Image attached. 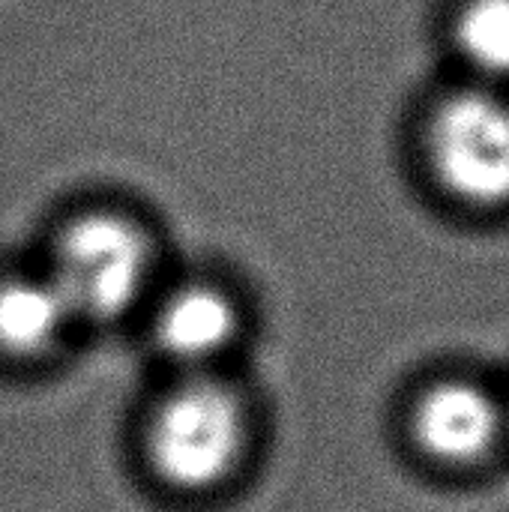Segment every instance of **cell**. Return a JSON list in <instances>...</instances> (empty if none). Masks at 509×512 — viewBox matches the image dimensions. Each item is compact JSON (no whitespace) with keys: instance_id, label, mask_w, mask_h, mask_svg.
Instances as JSON below:
<instances>
[{"instance_id":"cell-1","label":"cell","mask_w":509,"mask_h":512,"mask_svg":"<svg viewBox=\"0 0 509 512\" xmlns=\"http://www.w3.org/2000/svg\"><path fill=\"white\" fill-rule=\"evenodd\" d=\"M264 450V405L240 369L159 375L141 399L129 453L141 483L177 507L234 498Z\"/></svg>"},{"instance_id":"cell-2","label":"cell","mask_w":509,"mask_h":512,"mask_svg":"<svg viewBox=\"0 0 509 512\" xmlns=\"http://www.w3.org/2000/svg\"><path fill=\"white\" fill-rule=\"evenodd\" d=\"M33 255L84 333L135 327L156 285L174 267L153 213L120 195L63 204Z\"/></svg>"},{"instance_id":"cell-3","label":"cell","mask_w":509,"mask_h":512,"mask_svg":"<svg viewBox=\"0 0 509 512\" xmlns=\"http://www.w3.org/2000/svg\"><path fill=\"white\" fill-rule=\"evenodd\" d=\"M252 330L249 291L216 267H171L135 321L159 375L231 372Z\"/></svg>"},{"instance_id":"cell-4","label":"cell","mask_w":509,"mask_h":512,"mask_svg":"<svg viewBox=\"0 0 509 512\" xmlns=\"http://www.w3.org/2000/svg\"><path fill=\"white\" fill-rule=\"evenodd\" d=\"M423 159L435 186L462 207H509V99L495 87L441 96L423 123Z\"/></svg>"},{"instance_id":"cell-5","label":"cell","mask_w":509,"mask_h":512,"mask_svg":"<svg viewBox=\"0 0 509 512\" xmlns=\"http://www.w3.org/2000/svg\"><path fill=\"white\" fill-rule=\"evenodd\" d=\"M81 336L87 333L36 255L0 261V372H51Z\"/></svg>"},{"instance_id":"cell-6","label":"cell","mask_w":509,"mask_h":512,"mask_svg":"<svg viewBox=\"0 0 509 512\" xmlns=\"http://www.w3.org/2000/svg\"><path fill=\"white\" fill-rule=\"evenodd\" d=\"M509 414L501 399L471 378H438L417 390L405 411L414 450L432 465L465 471L498 450Z\"/></svg>"},{"instance_id":"cell-7","label":"cell","mask_w":509,"mask_h":512,"mask_svg":"<svg viewBox=\"0 0 509 512\" xmlns=\"http://www.w3.org/2000/svg\"><path fill=\"white\" fill-rule=\"evenodd\" d=\"M453 45L489 87L509 81V0H465L453 15Z\"/></svg>"}]
</instances>
